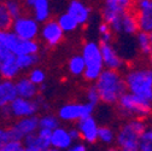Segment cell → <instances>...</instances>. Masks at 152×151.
Instances as JSON below:
<instances>
[{"instance_id": "obj_1", "label": "cell", "mask_w": 152, "mask_h": 151, "mask_svg": "<svg viewBox=\"0 0 152 151\" xmlns=\"http://www.w3.org/2000/svg\"><path fill=\"white\" fill-rule=\"evenodd\" d=\"M97 87L102 103L107 105H115L118 103L122 94L127 92L124 75L118 70L104 69L98 80L94 82Z\"/></svg>"}, {"instance_id": "obj_2", "label": "cell", "mask_w": 152, "mask_h": 151, "mask_svg": "<svg viewBox=\"0 0 152 151\" xmlns=\"http://www.w3.org/2000/svg\"><path fill=\"white\" fill-rule=\"evenodd\" d=\"M146 128L144 119H128L116 132V146L122 151H140V140Z\"/></svg>"}, {"instance_id": "obj_3", "label": "cell", "mask_w": 152, "mask_h": 151, "mask_svg": "<svg viewBox=\"0 0 152 151\" xmlns=\"http://www.w3.org/2000/svg\"><path fill=\"white\" fill-rule=\"evenodd\" d=\"M127 91L152 102V67L141 65L130 68L124 74Z\"/></svg>"}, {"instance_id": "obj_4", "label": "cell", "mask_w": 152, "mask_h": 151, "mask_svg": "<svg viewBox=\"0 0 152 151\" xmlns=\"http://www.w3.org/2000/svg\"><path fill=\"white\" fill-rule=\"evenodd\" d=\"M120 115L124 119H147L152 115V102L134 93L124 92L117 103Z\"/></svg>"}, {"instance_id": "obj_5", "label": "cell", "mask_w": 152, "mask_h": 151, "mask_svg": "<svg viewBox=\"0 0 152 151\" xmlns=\"http://www.w3.org/2000/svg\"><path fill=\"white\" fill-rule=\"evenodd\" d=\"M81 54L86 62V70L83 74L85 80L88 82H96L105 69L100 43L94 40L86 41L82 46Z\"/></svg>"}, {"instance_id": "obj_6", "label": "cell", "mask_w": 152, "mask_h": 151, "mask_svg": "<svg viewBox=\"0 0 152 151\" xmlns=\"http://www.w3.org/2000/svg\"><path fill=\"white\" fill-rule=\"evenodd\" d=\"M134 0H104L102 10L103 21L109 23L113 33L120 35L121 30V17L133 10Z\"/></svg>"}, {"instance_id": "obj_7", "label": "cell", "mask_w": 152, "mask_h": 151, "mask_svg": "<svg viewBox=\"0 0 152 151\" xmlns=\"http://www.w3.org/2000/svg\"><path fill=\"white\" fill-rule=\"evenodd\" d=\"M40 22H37L33 15H22L15 18L11 26V30L23 40H36L40 35Z\"/></svg>"}, {"instance_id": "obj_8", "label": "cell", "mask_w": 152, "mask_h": 151, "mask_svg": "<svg viewBox=\"0 0 152 151\" xmlns=\"http://www.w3.org/2000/svg\"><path fill=\"white\" fill-rule=\"evenodd\" d=\"M94 109L96 108L87 102H85V103H66L58 109L57 115H58L59 120L63 122L76 123L83 117L93 115Z\"/></svg>"}, {"instance_id": "obj_9", "label": "cell", "mask_w": 152, "mask_h": 151, "mask_svg": "<svg viewBox=\"0 0 152 151\" xmlns=\"http://www.w3.org/2000/svg\"><path fill=\"white\" fill-rule=\"evenodd\" d=\"M10 128H11V133H12V139L23 141V139L27 136L34 134L39 130V128H40L39 116L34 115V116L17 119Z\"/></svg>"}, {"instance_id": "obj_10", "label": "cell", "mask_w": 152, "mask_h": 151, "mask_svg": "<svg viewBox=\"0 0 152 151\" xmlns=\"http://www.w3.org/2000/svg\"><path fill=\"white\" fill-rule=\"evenodd\" d=\"M64 30L57 20H48L47 22L42 23L40 29L41 40L48 47H56L59 45L64 39Z\"/></svg>"}, {"instance_id": "obj_11", "label": "cell", "mask_w": 152, "mask_h": 151, "mask_svg": "<svg viewBox=\"0 0 152 151\" xmlns=\"http://www.w3.org/2000/svg\"><path fill=\"white\" fill-rule=\"evenodd\" d=\"M11 117L22 119L28 116H34L40 111V106L37 104L36 99H27L22 97H17L10 105Z\"/></svg>"}, {"instance_id": "obj_12", "label": "cell", "mask_w": 152, "mask_h": 151, "mask_svg": "<svg viewBox=\"0 0 152 151\" xmlns=\"http://www.w3.org/2000/svg\"><path fill=\"white\" fill-rule=\"evenodd\" d=\"M133 12L135 13L140 32H152V0H134Z\"/></svg>"}, {"instance_id": "obj_13", "label": "cell", "mask_w": 152, "mask_h": 151, "mask_svg": "<svg viewBox=\"0 0 152 151\" xmlns=\"http://www.w3.org/2000/svg\"><path fill=\"white\" fill-rule=\"evenodd\" d=\"M81 134V140L86 144H96L98 141V134H99V123L97 119H94L93 115L81 119L75 123Z\"/></svg>"}, {"instance_id": "obj_14", "label": "cell", "mask_w": 152, "mask_h": 151, "mask_svg": "<svg viewBox=\"0 0 152 151\" xmlns=\"http://www.w3.org/2000/svg\"><path fill=\"white\" fill-rule=\"evenodd\" d=\"M100 47L105 68L121 71L126 65V61L123 59L118 50L112 45V43H100Z\"/></svg>"}, {"instance_id": "obj_15", "label": "cell", "mask_w": 152, "mask_h": 151, "mask_svg": "<svg viewBox=\"0 0 152 151\" xmlns=\"http://www.w3.org/2000/svg\"><path fill=\"white\" fill-rule=\"evenodd\" d=\"M51 134L52 130L39 128L34 134L27 136L23 139V145L28 151H41L51 146Z\"/></svg>"}, {"instance_id": "obj_16", "label": "cell", "mask_w": 152, "mask_h": 151, "mask_svg": "<svg viewBox=\"0 0 152 151\" xmlns=\"http://www.w3.org/2000/svg\"><path fill=\"white\" fill-rule=\"evenodd\" d=\"M74 143L75 141L71 138L69 128L59 126L52 130V134H51V146L52 147H56L61 151H65Z\"/></svg>"}, {"instance_id": "obj_17", "label": "cell", "mask_w": 152, "mask_h": 151, "mask_svg": "<svg viewBox=\"0 0 152 151\" xmlns=\"http://www.w3.org/2000/svg\"><path fill=\"white\" fill-rule=\"evenodd\" d=\"M66 12H69L80 26H85L91 20V9L82 0H71L66 7Z\"/></svg>"}, {"instance_id": "obj_18", "label": "cell", "mask_w": 152, "mask_h": 151, "mask_svg": "<svg viewBox=\"0 0 152 151\" xmlns=\"http://www.w3.org/2000/svg\"><path fill=\"white\" fill-rule=\"evenodd\" d=\"M21 69L17 63V56L13 53L10 57L0 61V78L5 80H17L20 78Z\"/></svg>"}, {"instance_id": "obj_19", "label": "cell", "mask_w": 152, "mask_h": 151, "mask_svg": "<svg viewBox=\"0 0 152 151\" xmlns=\"http://www.w3.org/2000/svg\"><path fill=\"white\" fill-rule=\"evenodd\" d=\"M16 88L18 97L27 98V99H35L39 96V86H36L28 76H20L16 81Z\"/></svg>"}, {"instance_id": "obj_20", "label": "cell", "mask_w": 152, "mask_h": 151, "mask_svg": "<svg viewBox=\"0 0 152 151\" xmlns=\"http://www.w3.org/2000/svg\"><path fill=\"white\" fill-rule=\"evenodd\" d=\"M18 97L15 80H0V109L9 106Z\"/></svg>"}, {"instance_id": "obj_21", "label": "cell", "mask_w": 152, "mask_h": 151, "mask_svg": "<svg viewBox=\"0 0 152 151\" xmlns=\"http://www.w3.org/2000/svg\"><path fill=\"white\" fill-rule=\"evenodd\" d=\"M139 32H140V28H139V23H138L135 13L133 12V10L126 12L121 17L120 35H123V36H135Z\"/></svg>"}, {"instance_id": "obj_22", "label": "cell", "mask_w": 152, "mask_h": 151, "mask_svg": "<svg viewBox=\"0 0 152 151\" xmlns=\"http://www.w3.org/2000/svg\"><path fill=\"white\" fill-rule=\"evenodd\" d=\"M31 15L41 24L51 20V3L50 0H35L30 6Z\"/></svg>"}, {"instance_id": "obj_23", "label": "cell", "mask_w": 152, "mask_h": 151, "mask_svg": "<svg viewBox=\"0 0 152 151\" xmlns=\"http://www.w3.org/2000/svg\"><path fill=\"white\" fill-rule=\"evenodd\" d=\"M40 51V44L36 40H23L20 39L13 53L16 56L21 54H37Z\"/></svg>"}, {"instance_id": "obj_24", "label": "cell", "mask_w": 152, "mask_h": 151, "mask_svg": "<svg viewBox=\"0 0 152 151\" xmlns=\"http://www.w3.org/2000/svg\"><path fill=\"white\" fill-rule=\"evenodd\" d=\"M134 41H135V47L139 51V53H141L142 56H147L151 52L152 48V41H151V35L150 33L146 32H139L135 36H134Z\"/></svg>"}, {"instance_id": "obj_25", "label": "cell", "mask_w": 152, "mask_h": 151, "mask_svg": "<svg viewBox=\"0 0 152 151\" xmlns=\"http://www.w3.org/2000/svg\"><path fill=\"white\" fill-rule=\"evenodd\" d=\"M68 70L72 76H83L86 70V62L82 54H75L68 62Z\"/></svg>"}, {"instance_id": "obj_26", "label": "cell", "mask_w": 152, "mask_h": 151, "mask_svg": "<svg viewBox=\"0 0 152 151\" xmlns=\"http://www.w3.org/2000/svg\"><path fill=\"white\" fill-rule=\"evenodd\" d=\"M18 41H20V37L11 29H0V46H5L13 52Z\"/></svg>"}, {"instance_id": "obj_27", "label": "cell", "mask_w": 152, "mask_h": 151, "mask_svg": "<svg viewBox=\"0 0 152 151\" xmlns=\"http://www.w3.org/2000/svg\"><path fill=\"white\" fill-rule=\"evenodd\" d=\"M57 21H58V23L62 27V29L64 30V33H72L80 27L77 21H76L69 12H64V13L59 15L58 18H57Z\"/></svg>"}, {"instance_id": "obj_28", "label": "cell", "mask_w": 152, "mask_h": 151, "mask_svg": "<svg viewBox=\"0 0 152 151\" xmlns=\"http://www.w3.org/2000/svg\"><path fill=\"white\" fill-rule=\"evenodd\" d=\"M98 141L103 145L111 146L116 141V132L113 130L110 126H100L99 127V134H98Z\"/></svg>"}, {"instance_id": "obj_29", "label": "cell", "mask_w": 152, "mask_h": 151, "mask_svg": "<svg viewBox=\"0 0 152 151\" xmlns=\"http://www.w3.org/2000/svg\"><path fill=\"white\" fill-rule=\"evenodd\" d=\"M39 125H40V128L53 130L57 127L61 126V120L58 115H53V114H50V112H46V114L39 117Z\"/></svg>"}, {"instance_id": "obj_30", "label": "cell", "mask_w": 152, "mask_h": 151, "mask_svg": "<svg viewBox=\"0 0 152 151\" xmlns=\"http://www.w3.org/2000/svg\"><path fill=\"white\" fill-rule=\"evenodd\" d=\"M39 62V54H21L17 56V63L22 71L30 70Z\"/></svg>"}, {"instance_id": "obj_31", "label": "cell", "mask_w": 152, "mask_h": 151, "mask_svg": "<svg viewBox=\"0 0 152 151\" xmlns=\"http://www.w3.org/2000/svg\"><path fill=\"white\" fill-rule=\"evenodd\" d=\"M98 34H99V43H112L113 36H115V33H113L111 26L106 22H102L98 24Z\"/></svg>"}, {"instance_id": "obj_32", "label": "cell", "mask_w": 152, "mask_h": 151, "mask_svg": "<svg viewBox=\"0 0 152 151\" xmlns=\"http://www.w3.org/2000/svg\"><path fill=\"white\" fill-rule=\"evenodd\" d=\"M27 76L36 85V86H41L44 84H46V73L42 68L40 67H34L28 71Z\"/></svg>"}, {"instance_id": "obj_33", "label": "cell", "mask_w": 152, "mask_h": 151, "mask_svg": "<svg viewBox=\"0 0 152 151\" xmlns=\"http://www.w3.org/2000/svg\"><path fill=\"white\" fill-rule=\"evenodd\" d=\"M4 4L9 11V13L11 15V17L17 18L22 15H24V9H23V4L20 1V0H4Z\"/></svg>"}, {"instance_id": "obj_34", "label": "cell", "mask_w": 152, "mask_h": 151, "mask_svg": "<svg viewBox=\"0 0 152 151\" xmlns=\"http://www.w3.org/2000/svg\"><path fill=\"white\" fill-rule=\"evenodd\" d=\"M13 18L9 13L4 1H0V29H11Z\"/></svg>"}, {"instance_id": "obj_35", "label": "cell", "mask_w": 152, "mask_h": 151, "mask_svg": "<svg viewBox=\"0 0 152 151\" xmlns=\"http://www.w3.org/2000/svg\"><path fill=\"white\" fill-rule=\"evenodd\" d=\"M85 99L87 103H89L91 105H93L94 108H96L97 105H99L102 103V99H100V94L97 89L96 86H91L87 88L86 91V94H85Z\"/></svg>"}, {"instance_id": "obj_36", "label": "cell", "mask_w": 152, "mask_h": 151, "mask_svg": "<svg viewBox=\"0 0 152 151\" xmlns=\"http://www.w3.org/2000/svg\"><path fill=\"white\" fill-rule=\"evenodd\" d=\"M140 151H152V126H147L140 140Z\"/></svg>"}, {"instance_id": "obj_37", "label": "cell", "mask_w": 152, "mask_h": 151, "mask_svg": "<svg viewBox=\"0 0 152 151\" xmlns=\"http://www.w3.org/2000/svg\"><path fill=\"white\" fill-rule=\"evenodd\" d=\"M24 147L23 141L21 140H10L6 144H4L1 146V150L0 151H21Z\"/></svg>"}, {"instance_id": "obj_38", "label": "cell", "mask_w": 152, "mask_h": 151, "mask_svg": "<svg viewBox=\"0 0 152 151\" xmlns=\"http://www.w3.org/2000/svg\"><path fill=\"white\" fill-rule=\"evenodd\" d=\"M10 140H13L11 128L10 127H0V144L4 145Z\"/></svg>"}, {"instance_id": "obj_39", "label": "cell", "mask_w": 152, "mask_h": 151, "mask_svg": "<svg viewBox=\"0 0 152 151\" xmlns=\"http://www.w3.org/2000/svg\"><path fill=\"white\" fill-rule=\"evenodd\" d=\"M88 144H86L85 141H75L68 150L65 151H88Z\"/></svg>"}, {"instance_id": "obj_40", "label": "cell", "mask_w": 152, "mask_h": 151, "mask_svg": "<svg viewBox=\"0 0 152 151\" xmlns=\"http://www.w3.org/2000/svg\"><path fill=\"white\" fill-rule=\"evenodd\" d=\"M69 130H70V134H71V138L74 139V141L81 140V134H80V130L77 129V127L74 126V127L69 128Z\"/></svg>"}, {"instance_id": "obj_41", "label": "cell", "mask_w": 152, "mask_h": 151, "mask_svg": "<svg viewBox=\"0 0 152 151\" xmlns=\"http://www.w3.org/2000/svg\"><path fill=\"white\" fill-rule=\"evenodd\" d=\"M35 99H36L37 104H39V106H40V110H47V109H48V103L45 100V98H44V97L37 96Z\"/></svg>"}, {"instance_id": "obj_42", "label": "cell", "mask_w": 152, "mask_h": 151, "mask_svg": "<svg viewBox=\"0 0 152 151\" xmlns=\"http://www.w3.org/2000/svg\"><path fill=\"white\" fill-rule=\"evenodd\" d=\"M150 35H151V41H152V32L150 33ZM147 58H148V64L152 67V48H151V52H150V54L147 56Z\"/></svg>"}, {"instance_id": "obj_43", "label": "cell", "mask_w": 152, "mask_h": 151, "mask_svg": "<svg viewBox=\"0 0 152 151\" xmlns=\"http://www.w3.org/2000/svg\"><path fill=\"white\" fill-rule=\"evenodd\" d=\"M34 1H35V0H23V3H24L28 7H30V6L33 5V3H34Z\"/></svg>"}, {"instance_id": "obj_44", "label": "cell", "mask_w": 152, "mask_h": 151, "mask_svg": "<svg viewBox=\"0 0 152 151\" xmlns=\"http://www.w3.org/2000/svg\"><path fill=\"white\" fill-rule=\"evenodd\" d=\"M41 151H61V150H58V149H56V147L50 146V147H47V149H45V150H41Z\"/></svg>"}, {"instance_id": "obj_45", "label": "cell", "mask_w": 152, "mask_h": 151, "mask_svg": "<svg viewBox=\"0 0 152 151\" xmlns=\"http://www.w3.org/2000/svg\"><path fill=\"white\" fill-rule=\"evenodd\" d=\"M106 151H122L120 147H117V146H115V147H109Z\"/></svg>"}, {"instance_id": "obj_46", "label": "cell", "mask_w": 152, "mask_h": 151, "mask_svg": "<svg viewBox=\"0 0 152 151\" xmlns=\"http://www.w3.org/2000/svg\"><path fill=\"white\" fill-rule=\"evenodd\" d=\"M21 151H28V150H27V149H26V147H23V149H22V150H21Z\"/></svg>"}, {"instance_id": "obj_47", "label": "cell", "mask_w": 152, "mask_h": 151, "mask_svg": "<svg viewBox=\"0 0 152 151\" xmlns=\"http://www.w3.org/2000/svg\"><path fill=\"white\" fill-rule=\"evenodd\" d=\"M1 146H3V145H1V144H0V150H1Z\"/></svg>"}, {"instance_id": "obj_48", "label": "cell", "mask_w": 152, "mask_h": 151, "mask_svg": "<svg viewBox=\"0 0 152 151\" xmlns=\"http://www.w3.org/2000/svg\"><path fill=\"white\" fill-rule=\"evenodd\" d=\"M0 1H4V0H0Z\"/></svg>"}]
</instances>
